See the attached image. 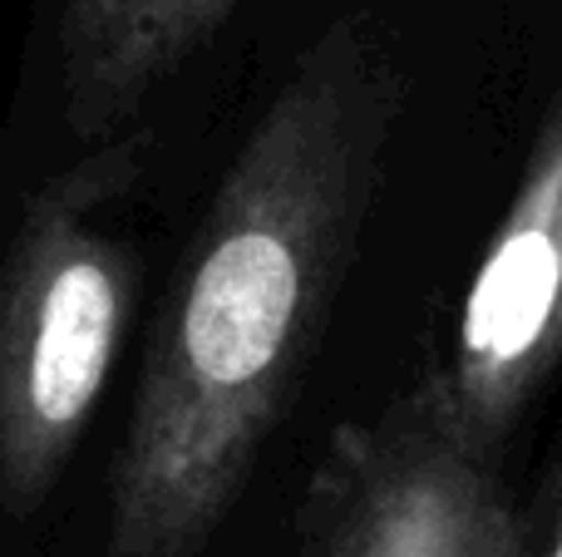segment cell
Wrapping results in <instances>:
<instances>
[{"label":"cell","instance_id":"obj_1","mask_svg":"<svg viewBox=\"0 0 562 557\" xmlns=\"http://www.w3.org/2000/svg\"><path fill=\"white\" fill-rule=\"evenodd\" d=\"M395 118L400 75L346 25L243 138L148 341L104 557H203L217 538L326 326Z\"/></svg>","mask_w":562,"mask_h":557},{"label":"cell","instance_id":"obj_2","mask_svg":"<svg viewBox=\"0 0 562 557\" xmlns=\"http://www.w3.org/2000/svg\"><path fill=\"white\" fill-rule=\"evenodd\" d=\"M144 163L148 128L89 148L35 187L0 257V503L15 519L55 493L104 400L134 292L109 207Z\"/></svg>","mask_w":562,"mask_h":557},{"label":"cell","instance_id":"obj_3","mask_svg":"<svg viewBox=\"0 0 562 557\" xmlns=\"http://www.w3.org/2000/svg\"><path fill=\"white\" fill-rule=\"evenodd\" d=\"M296 557H533L494 459L464 450L429 395L346 420L296 509Z\"/></svg>","mask_w":562,"mask_h":557},{"label":"cell","instance_id":"obj_4","mask_svg":"<svg viewBox=\"0 0 562 557\" xmlns=\"http://www.w3.org/2000/svg\"><path fill=\"white\" fill-rule=\"evenodd\" d=\"M562 365V104L474 266L449 355L419 390L464 450L494 459Z\"/></svg>","mask_w":562,"mask_h":557},{"label":"cell","instance_id":"obj_5","mask_svg":"<svg viewBox=\"0 0 562 557\" xmlns=\"http://www.w3.org/2000/svg\"><path fill=\"white\" fill-rule=\"evenodd\" d=\"M237 0H65L59 109L79 144L128 134L148 94L223 30Z\"/></svg>","mask_w":562,"mask_h":557},{"label":"cell","instance_id":"obj_6","mask_svg":"<svg viewBox=\"0 0 562 557\" xmlns=\"http://www.w3.org/2000/svg\"><path fill=\"white\" fill-rule=\"evenodd\" d=\"M533 557H562V493H558V513H553V528H548V543Z\"/></svg>","mask_w":562,"mask_h":557}]
</instances>
